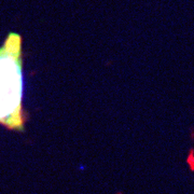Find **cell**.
Returning <instances> with one entry per match:
<instances>
[{
  "mask_svg": "<svg viewBox=\"0 0 194 194\" xmlns=\"http://www.w3.org/2000/svg\"><path fill=\"white\" fill-rule=\"evenodd\" d=\"M24 74L22 38L10 32L0 48V124L10 130H24Z\"/></svg>",
  "mask_w": 194,
  "mask_h": 194,
  "instance_id": "obj_1",
  "label": "cell"
}]
</instances>
